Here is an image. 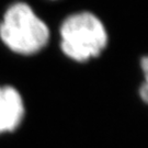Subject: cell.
<instances>
[{
	"label": "cell",
	"mask_w": 148,
	"mask_h": 148,
	"mask_svg": "<svg viewBox=\"0 0 148 148\" xmlns=\"http://www.w3.org/2000/svg\"><path fill=\"white\" fill-rule=\"evenodd\" d=\"M51 30L29 2L14 0L0 16V44L11 54L32 57L47 47Z\"/></svg>",
	"instance_id": "cell-1"
},
{
	"label": "cell",
	"mask_w": 148,
	"mask_h": 148,
	"mask_svg": "<svg viewBox=\"0 0 148 148\" xmlns=\"http://www.w3.org/2000/svg\"><path fill=\"white\" fill-rule=\"evenodd\" d=\"M60 51L76 63L98 57L106 47L109 36L100 19L89 11H80L64 19L59 27Z\"/></svg>",
	"instance_id": "cell-2"
},
{
	"label": "cell",
	"mask_w": 148,
	"mask_h": 148,
	"mask_svg": "<svg viewBox=\"0 0 148 148\" xmlns=\"http://www.w3.org/2000/svg\"><path fill=\"white\" fill-rule=\"evenodd\" d=\"M24 95L11 84H0V135L16 133L27 117Z\"/></svg>",
	"instance_id": "cell-3"
},
{
	"label": "cell",
	"mask_w": 148,
	"mask_h": 148,
	"mask_svg": "<svg viewBox=\"0 0 148 148\" xmlns=\"http://www.w3.org/2000/svg\"><path fill=\"white\" fill-rule=\"evenodd\" d=\"M140 68L143 71L144 81L139 88V95L142 100L148 104V56H145L140 60Z\"/></svg>",
	"instance_id": "cell-4"
},
{
	"label": "cell",
	"mask_w": 148,
	"mask_h": 148,
	"mask_svg": "<svg viewBox=\"0 0 148 148\" xmlns=\"http://www.w3.org/2000/svg\"><path fill=\"white\" fill-rule=\"evenodd\" d=\"M51 1H57V0H51Z\"/></svg>",
	"instance_id": "cell-5"
}]
</instances>
